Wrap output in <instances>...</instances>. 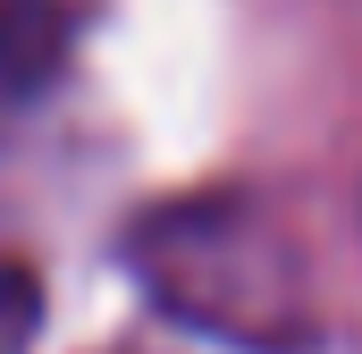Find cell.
I'll return each instance as SVG.
<instances>
[{
  "label": "cell",
  "mask_w": 362,
  "mask_h": 354,
  "mask_svg": "<svg viewBox=\"0 0 362 354\" xmlns=\"http://www.w3.org/2000/svg\"><path fill=\"white\" fill-rule=\"evenodd\" d=\"M68 59V8L59 0H0V93H34Z\"/></svg>",
  "instance_id": "obj_1"
},
{
  "label": "cell",
  "mask_w": 362,
  "mask_h": 354,
  "mask_svg": "<svg viewBox=\"0 0 362 354\" xmlns=\"http://www.w3.org/2000/svg\"><path fill=\"white\" fill-rule=\"evenodd\" d=\"M34 312H42V287L25 262H0V354H25L34 338Z\"/></svg>",
  "instance_id": "obj_2"
}]
</instances>
